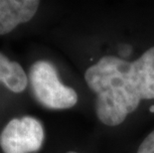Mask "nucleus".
Masks as SVG:
<instances>
[{"mask_svg":"<svg viewBox=\"0 0 154 153\" xmlns=\"http://www.w3.org/2000/svg\"><path fill=\"white\" fill-rule=\"evenodd\" d=\"M96 94V115L106 126L121 124L140 103L154 99V46L134 61L113 55L101 57L85 73Z\"/></svg>","mask_w":154,"mask_h":153,"instance_id":"1","label":"nucleus"},{"mask_svg":"<svg viewBox=\"0 0 154 153\" xmlns=\"http://www.w3.org/2000/svg\"><path fill=\"white\" fill-rule=\"evenodd\" d=\"M29 81L36 99L47 109H68L77 105V92L61 82L51 62L36 61L29 71Z\"/></svg>","mask_w":154,"mask_h":153,"instance_id":"2","label":"nucleus"},{"mask_svg":"<svg viewBox=\"0 0 154 153\" xmlns=\"http://www.w3.org/2000/svg\"><path fill=\"white\" fill-rule=\"evenodd\" d=\"M45 132L33 116L12 118L0 133V147L4 153H33L41 149Z\"/></svg>","mask_w":154,"mask_h":153,"instance_id":"3","label":"nucleus"},{"mask_svg":"<svg viewBox=\"0 0 154 153\" xmlns=\"http://www.w3.org/2000/svg\"><path fill=\"white\" fill-rule=\"evenodd\" d=\"M40 6L38 0H0V35L8 34L34 17Z\"/></svg>","mask_w":154,"mask_h":153,"instance_id":"4","label":"nucleus"},{"mask_svg":"<svg viewBox=\"0 0 154 153\" xmlns=\"http://www.w3.org/2000/svg\"><path fill=\"white\" fill-rule=\"evenodd\" d=\"M0 83L15 93L24 92L28 77L19 63L8 59L0 52Z\"/></svg>","mask_w":154,"mask_h":153,"instance_id":"5","label":"nucleus"},{"mask_svg":"<svg viewBox=\"0 0 154 153\" xmlns=\"http://www.w3.org/2000/svg\"><path fill=\"white\" fill-rule=\"evenodd\" d=\"M136 153H154V130L143 139Z\"/></svg>","mask_w":154,"mask_h":153,"instance_id":"6","label":"nucleus"},{"mask_svg":"<svg viewBox=\"0 0 154 153\" xmlns=\"http://www.w3.org/2000/svg\"><path fill=\"white\" fill-rule=\"evenodd\" d=\"M67 153H79V152H76V151H68Z\"/></svg>","mask_w":154,"mask_h":153,"instance_id":"7","label":"nucleus"}]
</instances>
